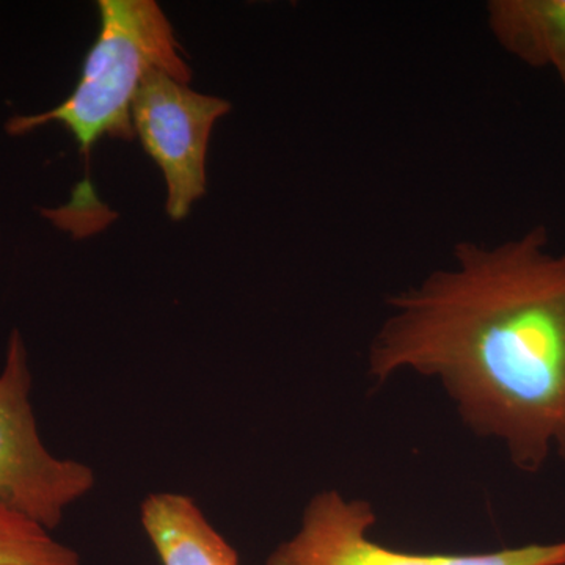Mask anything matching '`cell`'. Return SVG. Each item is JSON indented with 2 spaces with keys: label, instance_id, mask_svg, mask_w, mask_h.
I'll return each instance as SVG.
<instances>
[{
  "label": "cell",
  "instance_id": "ba28073f",
  "mask_svg": "<svg viewBox=\"0 0 565 565\" xmlns=\"http://www.w3.org/2000/svg\"><path fill=\"white\" fill-rule=\"evenodd\" d=\"M50 533L31 516L0 504V565H82L77 553Z\"/></svg>",
  "mask_w": 565,
  "mask_h": 565
},
{
  "label": "cell",
  "instance_id": "277c9868",
  "mask_svg": "<svg viewBox=\"0 0 565 565\" xmlns=\"http://www.w3.org/2000/svg\"><path fill=\"white\" fill-rule=\"evenodd\" d=\"M375 515L362 500L327 490L305 509L302 525L267 565H565V541L490 553H407L371 539Z\"/></svg>",
  "mask_w": 565,
  "mask_h": 565
},
{
  "label": "cell",
  "instance_id": "7a4b0ae2",
  "mask_svg": "<svg viewBox=\"0 0 565 565\" xmlns=\"http://www.w3.org/2000/svg\"><path fill=\"white\" fill-rule=\"evenodd\" d=\"M98 20V35L74 90L50 110L11 117L7 134L25 136L61 125L88 156L104 137L134 139V99L151 71L163 70L191 84L188 54L158 2L99 0Z\"/></svg>",
  "mask_w": 565,
  "mask_h": 565
},
{
  "label": "cell",
  "instance_id": "52a82bcc",
  "mask_svg": "<svg viewBox=\"0 0 565 565\" xmlns=\"http://www.w3.org/2000/svg\"><path fill=\"white\" fill-rule=\"evenodd\" d=\"M486 18L508 54L531 68L552 66L565 92V0H490Z\"/></svg>",
  "mask_w": 565,
  "mask_h": 565
},
{
  "label": "cell",
  "instance_id": "8992f818",
  "mask_svg": "<svg viewBox=\"0 0 565 565\" xmlns=\"http://www.w3.org/2000/svg\"><path fill=\"white\" fill-rule=\"evenodd\" d=\"M141 525L162 565H239V556L192 498L152 493L140 509Z\"/></svg>",
  "mask_w": 565,
  "mask_h": 565
},
{
  "label": "cell",
  "instance_id": "6da1fadb",
  "mask_svg": "<svg viewBox=\"0 0 565 565\" xmlns=\"http://www.w3.org/2000/svg\"><path fill=\"white\" fill-rule=\"evenodd\" d=\"M370 375L437 379L478 435L534 473L565 459V252L544 225L487 245L460 241L452 263L388 299Z\"/></svg>",
  "mask_w": 565,
  "mask_h": 565
},
{
  "label": "cell",
  "instance_id": "3957f363",
  "mask_svg": "<svg viewBox=\"0 0 565 565\" xmlns=\"http://www.w3.org/2000/svg\"><path fill=\"white\" fill-rule=\"evenodd\" d=\"M32 374L24 338L13 330L0 373V504L46 530L95 487L87 465L57 459L41 441L31 404Z\"/></svg>",
  "mask_w": 565,
  "mask_h": 565
},
{
  "label": "cell",
  "instance_id": "5b68a950",
  "mask_svg": "<svg viewBox=\"0 0 565 565\" xmlns=\"http://www.w3.org/2000/svg\"><path fill=\"white\" fill-rule=\"evenodd\" d=\"M230 110L226 99L193 90L163 70L151 71L140 85L132 104L134 137L161 170L172 221H184L206 195L212 131Z\"/></svg>",
  "mask_w": 565,
  "mask_h": 565
}]
</instances>
